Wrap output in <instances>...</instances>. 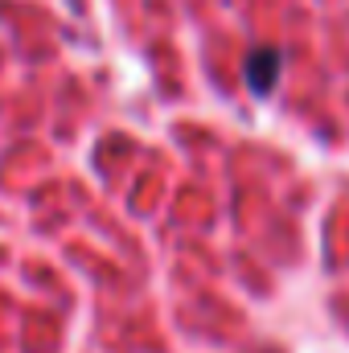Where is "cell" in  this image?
Listing matches in <instances>:
<instances>
[{
  "mask_svg": "<svg viewBox=\"0 0 349 353\" xmlns=\"http://www.w3.org/2000/svg\"><path fill=\"white\" fill-rule=\"evenodd\" d=\"M279 70H283V54L271 50V46H255V50L247 54V62H243V79H247L251 94H259V99L275 90Z\"/></svg>",
  "mask_w": 349,
  "mask_h": 353,
  "instance_id": "1",
  "label": "cell"
}]
</instances>
